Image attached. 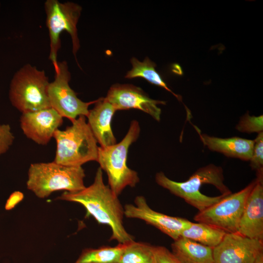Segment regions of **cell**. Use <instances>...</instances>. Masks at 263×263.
<instances>
[{"mask_svg": "<svg viewBox=\"0 0 263 263\" xmlns=\"http://www.w3.org/2000/svg\"><path fill=\"white\" fill-rule=\"evenodd\" d=\"M57 199L82 205L87 211L86 217L92 216L98 223L110 227L112 235L110 240H116L122 244L134 241V237L127 232L123 225L124 207L118 196L104 184L100 167L91 185L76 192L65 191Z\"/></svg>", "mask_w": 263, "mask_h": 263, "instance_id": "1", "label": "cell"}, {"mask_svg": "<svg viewBox=\"0 0 263 263\" xmlns=\"http://www.w3.org/2000/svg\"><path fill=\"white\" fill-rule=\"evenodd\" d=\"M156 182L173 194L202 211L231 193L224 183L223 170L213 164L197 169L186 181H173L162 172L155 175Z\"/></svg>", "mask_w": 263, "mask_h": 263, "instance_id": "2", "label": "cell"}, {"mask_svg": "<svg viewBox=\"0 0 263 263\" xmlns=\"http://www.w3.org/2000/svg\"><path fill=\"white\" fill-rule=\"evenodd\" d=\"M65 130L57 129L54 134L56 149L54 162L62 165L80 167L98 157L97 141L86 122V116H79Z\"/></svg>", "mask_w": 263, "mask_h": 263, "instance_id": "3", "label": "cell"}, {"mask_svg": "<svg viewBox=\"0 0 263 263\" xmlns=\"http://www.w3.org/2000/svg\"><path fill=\"white\" fill-rule=\"evenodd\" d=\"M85 176L81 166H66L54 161L33 163L28 169L26 185L37 197L44 198L56 191L76 192L83 189Z\"/></svg>", "mask_w": 263, "mask_h": 263, "instance_id": "4", "label": "cell"}, {"mask_svg": "<svg viewBox=\"0 0 263 263\" xmlns=\"http://www.w3.org/2000/svg\"><path fill=\"white\" fill-rule=\"evenodd\" d=\"M140 132L139 124L134 120L121 142L98 148L97 162L102 170L107 173L108 186L117 196L126 187H134L139 182L137 173L130 169L126 162L129 148L137 139Z\"/></svg>", "mask_w": 263, "mask_h": 263, "instance_id": "5", "label": "cell"}, {"mask_svg": "<svg viewBox=\"0 0 263 263\" xmlns=\"http://www.w3.org/2000/svg\"><path fill=\"white\" fill-rule=\"evenodd\" d=\"M49 83L44 70L30 64H25L11 80L10 101L22 113L51 108L47 92Z\"/></svg>", "mask_w": 263, "mask_h": 263, "instance_id": "6", "label": "cell"}, {"mask_svg": "<svg viewBox=\"0 0 263 263\" xmlns=\"http://www.w3.org/2000/svg\"><path fill=\"white\" fill-rule=\"evenodd\" d=\"M46 15V24L50 38L49 58L54 69L58 67L57 53L61 47L60 38L61 33L65 31L71 38L72 52L76 59V53L80 48L77 24L80 17L82 7L78 4L70 1L60 2L58 0H47L44 2Z\"/></svg>", "mask_w": 263, "mask_h": 263, "instance_id": "7", "label": "cell"}, {"mask_svg": "<svg viewBox=\"0 0 263 263\" xmlns=\"http://www.w3.org/2000/svg\"><path fill=\"white\" fill-rule=\"evenodd\" d=\"M256 182L255 179L239 191L225 196L216 203L199 211L194 217V221L226 233L237 232L246 201Z\"/></svg>", "mask_w": 263, "mask_h": 263, "instance_id": "8", "label": "cell"}, {"mask_svg": "<svg viewBox=\"0 0 263 263\" xmlns=\"http://www.w3.org/2000/svg\"><path fill=\"white\" fill-rule=\"evenodd\" d=\"M55 71L54 80L49 83L47 92L51 108L71 122L80 115L87 117L89 106L96 100L85 102L77 97L69 85L71 73L66 61L58 62Z\"/></svg>", "mask_w": 263, "mask_h": 263, "instance_id": "9", "label": "cell"}, {"mask_svg": "<svg viewBox=\"0 0 263 263\" xmlns=\"http://www.w3.org/2000/svg\"><path fill=\"white\" fill-rule=\"evenodd\" d=\"M263 252V241L227 233L213 248L214 263H253Z\"/></svg>", "mask_w": 263, "mask_h": 263, "instance_id": "10", "label": "cell"}, {"mask_svg": "<svg viewBox=\"0 0 263 263\" xmlns=\"http://www.w3.org/2000/svg\"><path fill=\"white\" fill-rule=\"evenodd\" d=\"M124 211V216L127 218L142 220L173 240L179 238L182 232L191 223L186 219L170 216L155 211L150 207L143 196H136L134 204L126 205Z\"/></svg>", "mask_w": 263, "mask_h": 263, "instance_id": "11", "label": "cell"}, {"mask_svg": "<svg viewBox=\"0 0 263 263\" xmlns=\"http://www.w3.org/2000/svg\"><path fill=\"white\" fill-rule=\"evenodd\" d=\"M106 99L116 111L140 110L159 121L161 110L157 105L166 104L164 101L154 100L139 87L129 84H114L109 90Z\"/></svg>", "mask_w": 263, "mask_h": 263, "instance_id": "12", "label": "cell"}, {"mask_svg": "<svg viewBox=\"0 0 263 263\" xmlns=\"http://www.w3.org/2000/svg\"><path fill=\"white\" fill-rule=\"evenodd\" d=\"M20 127L25 135L35 143L48 144L56 130L63 123V117L50 108L35 112L23 113L20 119Z\"/></svg>", "mask_w": 263, "mask_h": 263, "instance_id": "13", "label": "cell"}, {"mask_svg": "<svg viewBox=\"0 0 263 263\" xmlns=\"http://www.w3.org/2000/svg\"><path fill=\"white\" fill-rule=\"evenodd\" d=\"M257 176L256 184L246 201L237 233L263 241V174Z\"/></svg>", "mask_w": 263, "mask_h": 263, "instance_id": "14", "label": "cell"}, {"mask_svg": "<svg viewBox=\"0 0 263 263\" xmlns=\"http://www.w3.org/2000/svg\"><path fill=\"white\" fill-rule=\"evenodd\" d=\"M94 104L87 116V123L100 147L113 145L116 143V140L111 129V123L116 110L105 97L97 99Z\"/></svg>", "mask_w": 263, "mask_h": 263, "instance_id": "15", "label": "cell"}, {"mask_svg": "<svg viewBox=\"0 0 263 263\" xmlns=\"http://www.w3.org/2000/svg\"><path fill=\"white\" fill-rule=\"evenodd\" d=\"M198 132L203 144L210 150L220 152L227 157L244 161L250 160L254 147V140L239 137L223 138Z\"/></svg>", "mask_w": 263, "mask_h": 263, "instance_id": "16", "label": "cell"}, {"mask_svg": "<svg viewBox=\"0 0 263 263\" xmlns=\"http://www.w3.org/2000/svg\"><path fill=\"white\" fill-rule=\"evenodd\" d=\"M171 247L180 263H214L213 248L188 238L180 236Z\"/></svg>", "mask_w": 263, "mask_h": 263, "instance_id": "17", "label": "cell"}, {"mask_svg": "<svg viewBox=\"0 0 263 263\" xmlns=\"http://www.w3.org/2000/svg\"><path fill=\"white\" fill-rule=\"evenodd\" d=\"M227 233L222 229L203 223L191 222L181 236L214 248L222 241Z\"/></svg>", "mask_w": 263, "mask_h": 263, "instance_id": "18", "label": "cell"}, {"mask_svg": "<svg viewBox=\"0 0 263 263\" xmlns=\"http://www.w3.org/2000/svg\"><path fill=\"white\" fill-rule=\"evenodd\" d=\"M131 62L132 69L125 75L127 78L142 77L150 83L161 87L172 94L179 100H181V96L172 92L169 88L160 75L155 70L156 64L146 57L143 61H139L135 57H132Z\"/></svg>", "mask_w": 263, "mask_h": 263, "instance_id": "19", "label": "cell"}, {"mask_svg": "<svg viewBox=\"0 0 263 263\" xmlns=\"http://www.w3.org/2000/svg\"><path fill=\"white\" fill-rule=\"evenodd\" d=\"M125 244L84 249L74 263H118Z\"/></svg>", "mask_w": 263, "mask_h": 263, "instance_id": "20", "label": "cell"}, {"mask_svg": "<svg viewBox=\"0 0 263 263\" xmlns=\"http://www.w3.org/2000/svg\"><path fill=\"white\" fill-rule=\"evenodd\" d=\"M154 246L133 241L125 244L118 263H153Z\"/></svg>", "mask_w": 263, "mask_h": 263, "instance_id": "21", "label": "cell"}, {"mask_svg": "<svg viewBox=\"0 0 263 263\" xmlns=\"http://www.w3.org/2000/svg\"><path fill=\"white\" fill-rule=\"evenodd\" d=\"M237 130L242 132L252 133L263 132V116H251L247 113L242 116L236 126Z\"/></svg>", "mask_w": 263, "mask_h": 263, "instance_id": "22", "label": "cell"}, {"mask_svg": "<svg viewBox=\"0 0 263 263\" xmlns=\"http://www.w3.org/2000/svg\"><path fill=\"white\" fill-rule=\"evenodd\" d=\"M252 154L250 159V166L257 173H263V132L258 133L254 140Z\"/></svg>", "mask_w": 263, "mask_h": 263, "instance_id": "23", "label": "cell"}, {"mask_svg": "<svg viewBox=\"0 0 263 263\" xmlns=\"http://www.w3.org/2000/svg\"><path fill=\"white\" fill-rule=\"evenodd\" d=\"M14 138L9 125H0V155L9 150Z\"/></svg>", "mask_w": 263, "mask_h": 263, "instance_id": "24", "label": "cell"}, {"mask_svg": "<svg viewBox=\"0 0 263 263\" xmlns=\"http://www.w3.org/2000/svg\"><path fill=\"white\" fill-rule=\"evenodd\" d=\"M153 263H180L171 251L163 246H154Z\"/></svg>", "mask_w": 263, "mask_h": 263, "instance_id": "25", "label": "cell"}, {"mask_svg": "<svg viewBox=\"0 0 263 263\" xmlns=\"http://www.w3.org/2000/svg\"><path fill=\"white\" fill-rule=\"evenodd\" d=\"M253 263H263V252L257 257Z\"/></svg>", "mask_w": 263, "mask_h": 263, "instance_id": "26", "label": "cell"}, {"mask_svg": "<svg viewBox=\"0 0 263 263\" xmlns=\"http://www.w3.org/2000/svg\"></svg>", "mask_w": 263, "mask_h": 263, "instance_id": "27", "label": "cell"}]
</instances>
